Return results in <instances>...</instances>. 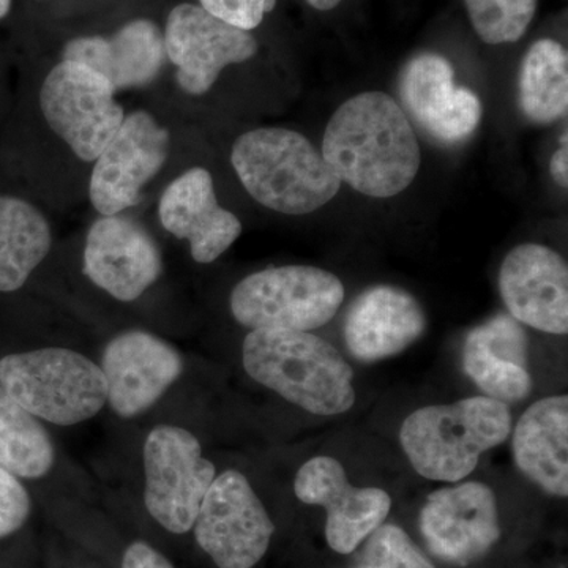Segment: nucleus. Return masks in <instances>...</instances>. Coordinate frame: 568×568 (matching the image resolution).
<instances>
[{
	"label": "nucleus",
	"instance_id": "nucleus-16",
	"mask_svg": "<svg viewBox=\"0 0 568 568\" xmlns=\"http://www.w3.org/2000/svg\"><path fill=\"white\" fill-rule=\"evenodd\" d=\"M106 403L122 418L151 409L182 376L181 353L160 336L126 331L112 338L102 357Z\"/></svg>",
	"mask_w": 568,
	"mask_h": 568
},
{
	"label": "nucleus",
	"instance_id": "nucleus-27",
	"mask_svg": "<svg viewBox=\"0 0 568 568\" xmlns=\"http://www.w3.org/2000/svg\"><path fill=\"white\" fill-rule=\"evenodd\" d=\"M353 568H437L402 526L384 523L354 552Z\"/></svg>",
	"mask_w": 568,
	"mask_h": 568
},
{
	"label": "nucleus",
	"instance_id": "nucleus-13",
	"mask_svg": "<svg viewBox=\"0 0 568 568\" xmlns=\"http://www.w3.org/2000/svg\"><path fill=\"white\" fill-rule=\"evenodd\" d=\"M163 39L178 70L175 80L190 95H204L226 67L250 61L257 52L252 33L193 3H181L171 11Z\"/></svg>",
	"mask_w": 568,
	"mask_h": 568
},
{
	"label": "nucleus",
	"instance_id": "nucleus-6",
	"mask_svg": "<svg viewBox=\"0 0 568 568\" xmlns=\"http://www.w3.org/2000/svg\"><path fill=\"white\" fill-rule=\"evenodd\" d=\"M345 302L338 276L313 265H280L241 280L231 293L234 320L245 327L312 332Z\"/></svg>",
	"mask_w": 568,
	"mask_h": 568
},
{
	"label": "nucleus",
	"instance_id": "nucleus-2",
	"mask_svg": "<svg viewBox=\"0 0 568 568\" xmlns=\"http://www.w3.org/2000/svg\"><path fill=\"white\" fill-rule=\"evenodd\" d=\"M242 362L253 381L306 413L335 417L355 405L353 368L312 332L256 328L245 336Z\"/></svg>",
	"mask_w": 568,
	"mask_h": 568
},
{
	"label": "nucleus",
	"instance_id": "nucleus-11",
	"mask_svg": "<svg viewBox=\"0 0 568 568\" xmlns=\"http://www.w3.org/2000/svg\"><path fill=\"white\" fill-rule=\"evenodd\" d=\"M171 134L151 112L134 111L93 162L89 197L97 212L118 215L140 203L141 189L170 156Z\"/></svg>",
	"mask_w": 568,
	"mask_h": 568
},
{
	"label": "nucleus",
	"instance_id": "nucleus-12",
	"mask_svg": "<svg viewBox=\"0 0 568 568\" xmlns=\"http://www.w3.org/2000/svg\"><path fill=\"white\" fill-rule=\"evenodd\" d=\"M298 500L325 510V540L339 556H353L386 523L392 499L381 488L351 485L338 459L320 455L308 459L294 478Z\"/></svg>",
	"mask_w": 568,
	"mask_h": 568
},
{
	"label": "nucleus",
	"instance_id": "nucleus-10",
	"mask_svg": "<svg viewBox=\"0 0 568 568\" xmlns=\"http://www.w3.org/2000/svg\"><path fill=\"white\" fill-rule=\"evenodd\" d=\"M418 529L432 558L452 567L474 566L503 537L496 493L474 480L436 489L420 508Z\"/></svg>",
	"mask_w": 568,
	"mask_h": 568
},
{
	"label": "nucleus",
	"instance_id": "nucleus-8",
	"mask_svg": "<svg viewBox=\"0 0 568 568\" xmlns=\"http://www.w3.org/2000/svg\"><path fill=\"white\" fill-rule=\"evenodd\" d=\"M102 74L80 62L62 61L44 78L40 108L52 132L82 162H95L121 129L125 112Z\"/></svg>",
	"mask_w": 568,
	"mask_h": 568
},
{
	"label": "nucleus",
	"instance_id": "nucleus-18",
	"mask_svg": "<svg viewBox=\"0 0 568 568\" xmlns=\"http://www.w3.org/2000/svg\"><path fill=\"white\" fill-rule=\"evenodd\" d=\"M159 216L164 230L190 244L197 264H211L241 237L244 226L216 200L212 174L192 168L174 179L160 197Z\"/></svg>",
	"mask_w": 568,
	"mask_h": 568
},
{
	"label": "nucleus",
	"instance_id": "nucleus-30",
	"mask_svg": "<svg viewBox=\"0 0 568 568\" xmlns=\"http://www.w3.org/2000/svg\"><path fill=\"white\" fill-rule=\"evenodd\" d=\"M122 568H175L171 560L164 558L159 549L145 541H134L125 549Z\"/></svg>",
	"mask_w": 568,
	"mask_h": 568
},
{
	"label": "nucleus",
	"instance_id": "nucleus-28",
	"mask_svg": "<svg viewBox=\"0 0 568 568\" xmlns=\"http://www.w3.org/2000/svg\"><path fill=\"white\" fill-rule=\"evenodd\" d=\"M32 500L14 474L0 466V538L11 536L28 521Z\"/></svg>",
	"mask_w": 568,
	"mask_h": 568
},
{
	"label": "nucleus",
	"instance_id": "nucleus-9",
	"mask_svg": "<svg viewBox=\"0 0 568 568\" xmlns=\"http://www.w3.org/2000/svg\"><path fill=\"white\" fill-rule=\"evenodd\" d=\"M194 537L219 568H253L271 548L275 525L244 474L227 469L205 493Z\"/></svg>",
	"mask_w": 568,
	"mask_h": 568
},
{
	"label": "nucleus",
	"instance_id": "nucleus-32",
	"mask_svg": "<svg viewBox=\"0 0 568 568\" xmlns=\"http://www.w3.org/2000/svg\"><path fill=\"white\" fill-rule=\"evenodd\" d=\"M313 9L320 11L334 10L342 3V0H306Z\"/></svg>",
	"mask_w": 568,
	"mask_h": 568
},
{
	"label": "nucleus",
	"instance_id": "nucleus-25",
	"mask_svg": "<svg viewBox=\"0 0 568 568\" xmlns=\"http://www.w3.org/2000/svg\"><path fill=\"white\" fill-rule=\"evenodd\" d=\"M463 368L485 396L506 405L523 402L532 392V377L526 366L497 357L469 339L463 346Z\"/></svg>",
	"mask_w": 568,
	"mask_h": 568
},
{
	"label": "nucleus",
	"instance_id": "nucleus-26",
	"mask_svg": "<svg viewBox=\"0 0 568 568\" xmlns=\"http://www.w3.org/2000/svg\"><path fill=\"white\" fill-rule=\"evenodd\" d=\"M474 31L488 44L515 43L528 32L538 0H465Z\"/></svg>",
	"mask_w": 568,
	"mask_h": 568
},
{
	"label": "nucleus",
	"instance_id": "nucleus-7",
	"mask_svg": "<svg viewBox=\"0 0 568 568\" xmlns=\"http://www.w3.org/2000/svg\"><path fill=\"white\" fill-rule=\"evenodd\" d=\"M144 503L151 517L173 534L193 529L216 469L189 429L159 425L145 437Z\"/></svg>",
	"mask_w": 568,
	"mask_h": 568
},
{
	"label": "nucleus",
	"instance_id": "nucleus-17",
	"mask_svg": "<svg viewBox=\"0 0 568 568\" xmlns=\"http://www.w3.org/2000/svg\"><path fill=\"white\" fill-rule=\"evenodd\" d=\"M499 293L519 324L549 335L568 332V267L555 250L523 244L508 252L499 271Z\"/></svg>",
	"mask_w": 568,
	"mask_h": 568
},
{
	"label": "nucleus",
	"instance_id": "nucleus-5",
	"mask_svg": "<svg viewBox=\"0 0 568 568\" xmlns=\"http://www.w3.org/2000/svg\"><path fill=\"white\" fill-rule=\"evenodd\" d=\"M0 387L32 416L54 425L91 420L106 405L102 368L85 355L63 347L0 358Z\"/></svg>",
	"mask_w": 568,
	"mask_h": 568
},
{
	"label": "nucleus",
	"instance_id": "nucleus-4",
	"mask_svg": "<svg viewBox=\"0 0 568 568\" xmlns=\"http://www.w3.org/2000/svg\"><path fill=\"white\" fill-rule=\"evenodd\" d=\"M510 433V407L478 395L414 410L403 422L399 443L418 476L458 484L476 470L485 452L506 443Z\"/></svg>",
	"mask_w": 568,
	"mask_h": 568
},
{
	"label": "nucleus",
	"instance_id": "nucleus-21",
	"mask_svg": "<svg viewBox=\"0 0 568 568\" xmlns=\"http://www.w3.org/2000/svg\"><path fill=\"white\" fill-rule=\"evenodd\" d=\"M523 476L549 496H568V396L538 399L519 417L511 436Z\"/></svg>",
	"mask_w": 568,
	"mask_h": 568
},
{
	"label": "nucleus",
	"instance_id": "nucleus-33",
	"mask_svg": "<svg viewBox=\"0 0 568 568\" xmlns=\"http://www.w3.org/2000/svg\"><path fill=\"white\" fill-rule=\"evenodd\" d=\"M11 9V0H0V20L9 14Z\"/></svg>",
	"mask_w": 568,
	"mask_h": 568
},
{
	"label": "nucleus",
	"instance_id": "nucleus-22",
	"mask_svg": "<svg viewBox=\"0 0 568 568\" xmlns=\"http://www.w3.org/2000/svg\"><path fill=\"white\" fill-rule=\"evenodd\" d=\"M51 245L50 223L36 205L0 196V293L21 290Z\"/></svg>",
	"mask_w": 568,
	"mask_h": 568
},
{
	"label": "nucleus",
	"instance_id": "nucleus-3",
	"mask_svg": "<svg viewBox=\"0 0 568 568\" xmlns=\"http://www.w3.org/2000/svg\"><path fill=\"white\" fill-rule=\"evenodd\" d=\"M231 163L256 203L284 215H306L342 189L323 153L304 134L280 126L252 130L235 140Z\"/></svg>",
	"mask_w": 568,
	"mask_h": 568
},
{
	"label": "nucleus",
	"instance_id": "nucleus-1",
	"mask_svg": "<svg viewBox=\"0 0 568 568\" xmlns=\"http://www.w3.org/2000/svg\"><path fill=\"white\" fill-rule=\"evenodd\" d=\"M321 153L342 183L379 200L409 189L422 164L409 118L384 92L346 100L327 123Z\"/></svg>",
	"mask_w": 568,
	"mask_h": 568
},
{
	"label": "nucleus",
	"instance_id": "nucleus-19",
	"mask_svg": "<svg viewBox=\"0 0 568 568\" xmlns=\"http://www.w3.org/2000/svg\"><path fill=\"white\" fill-rule=\"evenodd\" d=\"M425 331V312L413 294L403 287L377 284L349 306L343 335L354 358L375 364L405 353Z\"/></svg>",
	"mask_w": 568,
	"mask_h": 568
},
{
	"label": "nucleus",
	"instance_id": "nucleus-15",
	"mask_svg": "<svg viewBox=\"0 0 568 568\" xmlns=\"http://www.w3.org/2000/svg\"><path fill=\"white\" fill-rule=\"evenodd\" d=\"M162 272V250L148 230L130 216L102 215L89 227L84 274L115 301H136Z\"/></svg>",
	"mask_w": 568,
	"mask_h": 568
},
{
	"label": "nucleus",
	"instance_id": "nucleus-23",
	"mask_svg": "<svg viewBox=\"0 0 568 568\" xmlns=\"http://www.w3.org/2000/svg\"><path fill=\"white\" fill-rule=\"evenodd\" d=\"M523 114L537 125L566 118L568 110V54L559 41H536L523 58L518 80Z\"/></svg>",
	"mask_w": 568,
	"mask_h": 568
},
{
	"label": "nucleus",
	"instance_id": "nucleus-24",
	"mask_svg": "<svg viewBox=\"0 0 568 568\" xmlns=\"http://www.w3.org/2000/svg\"><path fill=\"white\" fill-rule=\"evenodd\" d=\"M55 462L50 433L0 387V466L18 478L47 476Z\"/></svg>",
	"mask_w": 568,
	"mask_h": 568
},
{
	"label": "nucleus",
	"instance_id": "nucleus-29",
	"mask_svg": "<svg viewBox=\"0 0 568 568\" xmlns=\"http://www.w3.org/2000/svg\"><path fill=\"white\" fill-rule=\"evenodd\" d=\"M201 7L220 20L230 22L242 31H253L265 14L275 9L276 0H200Z\"/></svg>",
	"mask_w": 568,
	"mask_h": 568
},
{
	"label": "nucleus",
	"instance_id": "nucleus-20",
	"mask_svg": "<svg viewBox=\"0 0 568 568\" xmlns=\"http://www.w3.org/2000/svg\"><path fill=\"white\" fill-rule=\"evenodd\" d=\"M164 39L152 21L123 26L111 39L81 37L65 44L63 61L84 63L102 74L114 92L148 88L164 63Z\"/></svg>",
	"mask_w": 568,
	"mask_h": 568
},
{
	"label": "nucleus",
	"instance_id": "nucleus-31",
	"mask_svg": "<svg viewBox=\"0 0 568 568\" xmlns=\"http://www.w3.org/2000/svg\"><path fill=\"white\" fill-rule=\"evenodd\" d=\"M549 171H551L552 179L558 183L560 189H567L568 186V151L567 145L558 149L555 155L551 156L549 162Z\"/></svg>",
	"mask_w": 568,
	"mask_h": 568
},
{
	"label": "nucleus",
	"instance_id": "nucleus-14",
	"mask_svg": "<svg viewBox=\"0 0 568 568\" xmlns=\"http://www.w3.org/2000/svg\"><path fill=\"white\" fill-rule=\"evenodd\" d=\"M398 91L403 111L440 144L469 140L484 118L477 93L455 85L454 67L436 52H422L403 67Z\"/></svg>",
	"mask_w": 568,
	"mask_h": 568
}]
</instances>
